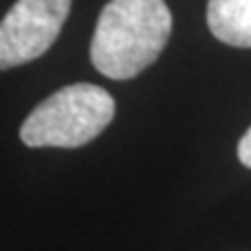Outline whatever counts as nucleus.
<instances>
[{
  "mask_svg": "<svg viewBox=\"0 0 251 251\" xmlns=\"http://www.w3.org/2000/svg\"><path fill=\"white\" fill-rule=\"evenodd\" d=\"M237 158H240V163H242L244 168L251 170V126H249V130L242 135L240 144H237Z\"/></svg>",
  "mask_w": 251,
  "mask_h": 251,
  "instance_id": "nucleus-5",
  "label": "nucleus"
},
{
  "mask_svg": "<svg viewBox=\"0 0 251 251\" xmlns=\"http://www.w3.org/2000/svg\"><path fill=\"white\" fill-rule=\"evenodd\" d=\"M112 93L96 84L63 86L37 105L21 124L19 137L26 147L77 149L96 140L114 119Z\"/></svg>",
  "mask_w": 251,
  "mask_h": 251,
  "instance_id": "nucleus-2",
  "label": "nucleus"
},
{
  "mask_svg": "<svg viewBox=\"0 0 251 251\" xmlns=\"http://www.w3.org/2000/svg\"><path fill=\"white\" fill-rule=\"evenodd\" d=\"M207 26L219 42L251 49V0H209Z\"/></svg>",
  "mask_w": 251,
  "mask_h": 251,
  "instance_id": "nucleus-4",
  "label": "nucleus"
},
{
  "mask_svg": "<svg viewBox=\"0 0 251 251\" xmlns=\"http://www.w3.org/2000/svg\"><path fill=\"white\" fill-rule=\"evenodd\" d=\"M172 14L165 0H109L91 40V63L109 79H133L165 49Z\"/></svg>",
  "mask_w": 251,
  "mask_h": 251,
  "instance_id": "nucleus-1",
  "label": "nucleus"
},
{
  "mask_svg": "<svg viewBox=\"0 0 251 251\" xmlns=\"http://www.w3.org/2000/svg\"><path fill=\"white\" fill-rule=\"evenodd\" d=\"M72 0H17L0 21V70L40 58L56 42Z\"/></svg>",
  "mask_w": 251,
  "mask_h": 251,
  "instance_id": "nucleus-3",
  "label": "nucleus"
}]
</instances>
